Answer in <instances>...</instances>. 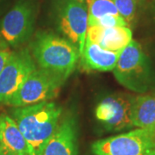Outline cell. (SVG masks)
<instances>
[{
    "label": "cell",
    "mask_w": 155,
    "mask_h": 155,
    "mask_svg": "<svg viewBox=\"0 0 155 155\" xmlns=\"http://www.w3.org/2000/svg\"><path fill=\"white\" fill-rule=\"evenodd\" d=\"M147 128H148V130H149V132H150V134H151L152 138H153V140H154V142H155V125L154 126H152V127H147Z\"/></svg>",
    "instance_id": "ffe728a7"
},
{
    "label": "cell",
    "mask_w": 155,
    "mask_h": 155,
    "mask_svg": "<svg viewBox=\"0 0 155 155\" xmlns=\"http://www.w3.org/2000/svg\"><path fill=\"white\" fill-rule=\"evenodd\" d=\"M0 155H17V154L14 153H12V152H10V151H8V150L5 149V148H3V147H1V148H0Z\"/></svg>",
    "instance_id": "d6986e66"
},
{
    "label": "cell",
    "mask_w": 155,
    "mask_h": 155,
    "mask_svg": "<svg viewBox=\"0 0 155 155\" xmlns=\"http://www.w3.org/2000/svg\"><path fill=\"white\" fill-rule=\"evenodd\" d=\"M88 20L105 16H120L116 5L111 0H86Z\"/></svg>",
    "instance_id": "9a60e30c"
},
{
    "label": "cell",
    "mask_w": 155,
    "mask_h": 155,
    "mask_svg": "<svg viewBox=\"0 0 155 155\" xmlns=\"http://www.w3.org/2000/svg\"><path fill=\"white\" fill-rule=\"evenodd\" d=\"M65 82L66 79L60 75L37 67L5 105L23 107L50 101L58 95Z\"/></svg>",
    "instance_id": "277c9868"
},
{
    "label": "cell",
    "mask_w": 155,
    "mask_h": 155,
    "mask_svg": "<svg viewBox=\"0 0 155 155\" xmlns=\"http://www.w3.org/2000/svg\"><path fill=\"white\" fill-rule=\"evenodd\" d=\"M29 51L39 68L67 80L78 66L80 54L67 39L50 31H39L30 42Z\"/></svg>",
    "instance_id": "7a4b0ae2"
},
{
    "label": "cell",
    "mask_w": 155,
    "mask_h": 155,
    "mask_svg": "<svg viewBox=\"0 0 155 155\" xmlns=\"http://www.w3.org/2000/svg\"><path fill=\"white\" fill-rule=\"evenodd\" d=\"M0 148H1V145H0Z\"/></svg>",
    "instance_id": "7402d4cb"
},
{
    "label": "cell",
    "mask_w": 155,
    "mask_h": 155,
    "mask_svg": "<svg viewBox=\"0 0 155 155\" xmlns=\"http://www.w3.org/2000/svg\"><path fill=\"white\" fill-rule=\"evenodd\" d=\"M96 118L106 130L117 132L133 127L131 117V98L119 94L108 96L97 104Z\"/></svg>",
    "instance_id": "9c48e42d"
},
{
    "label": "cell",
    "mask_w": 155,
    "mask_h": 155,
    "mask_svg": "<svg viewBox=\"0 0 155 155\" xmlns=\"http://www.w3.org/2000/svg\"><path fill=\"white\" fill-rule=\"evenodd\" d=\"M54 17L58 30L77 48L81 55L88 29V11L84 3L79 0H56Z\"/></svg>",
    "instance_id": "5b68a950"
},
{
    "label": "cell",
    "mask_w": 155,
    "mask_h": 155,
    "mask_svg": "<svg viewBox=\"0 0 155 155\" xmlns=\"http://www.w3.org/2000/svg\"><path fill=\"white\" fill-rule=\"evenodd\" d=\"M13 50L9 45L0 39V73L4 70L12 54Z\"/></svg>",
    "instance_id": "ac0fdd59"
},
{
    "label": "cell",
    "mask_w": 155,
    "mask_h": 155,
    "mask_svg": "<svg viewBox=\"0 0 155 155\" xmlns=\"http://www.w3.org/2000/svg\"><path fill=\"white\" fill-rule=\"evenodd\" d=\"M134 127L146 128L155 125V94L140 95L131 98Z\"/></svg>",
    "instance_id": "5bb4252c"
},
{
    "label": "cell",
    "mask_w": 155,
    "mask_h": 155,
    "mask_svg": "<svg viewBox=\"0 0 155 155\" xmlns=\"http://www.w3.org/2000/svg\"><path fill=\"white\" fill-rule=\"evenodd\" d=\"M92 155H155V142L148 128H136L94 141Z\"/></svg>",
    "instance_id": "8992f818"
},
{
    "label": "cell",
    "mask_w": 155,
    "mask_h": 155,
    "mask_svg": "<svg viewBox=\"0 0 155 155\" xmlns=\"http://www.w3.org/2000/svg\"><path fill=\"white\" fill-rule=\"evenodd\" d=\"M116 5L120 16L125 20L127 25L133 22L136 11V0H111Z\"/></svg>",
    "instance_id": "2e32d148"
},
{
    "label": "cell",
    "mask_w": 155,
    "mask_h": 155,
    "mask_svg": "<svg viewBox=\"0 0 155 155\" xmlns=\"http://www.w3.org/2000/svg\"><path fill=\"white\" fill-rule=\"evenodd\" d=\"M86 39L104 49L121 53L132 41L128 27H88Z\"/></svg>",
    "instance_id": "8fae6325"
},
{
    "label": "cell",
    "mask_w": 155,
    "mask_h": 155,
    "mask_svg": "<svg viewBox=\"0 0 155 155\" xmlns=\"http://www.w3.org/2000/svg\"><path fill=\"white\" fill-rule=\"evenodd\" d=\"M0 145L17 155H32L26 139L9 114H0Z\"/></svg>",
    "instance_id": "4fadbf2b"
},
{
    "label": "cell",
    "mask_w": 155,
    "mask_h": 155,
    "mask_svg": "<svg viewBox=\"0 0 155 155\" xmlns=\"http://www.w3.org/2000/svg\"><path fill=\"white\" fill-rule=\"evenodd\" d=\"M120 54L119 52L104 49L86 39L79 62L86 70L109 72L114 70Z\"/></svg>",
    "instance_id": "7c38bea8"
},
{
    "label": "cell",
    "mask_w": 155,
    "mask_h": 155,
    "mask_svg": "<svg viewBox=\"0 0 155 155\" xmlns=\"http://www.w3.org/2000/svg\"><path fill=\"white\" fill-rule=\"evenodd\" d=\"M79 1H80V2H83V3L84 2V0H79Z\"/></svg>",
    "instance_id": "44dd1931"
},
{
    "label": "cell",
    "mask_w": 155,
    "mask_h": 155,
    "mask_svg": "<svg viewBox=\"0 0 155 155\" xmlns=\"http://www.w3.org/2000/svg\"><path fill=\"white\" fill-rule=\"evenodd\" d=\"M9 113L26 139L32 155H41L45 145L60 122L62 108L54 102L46 101L32 105L11 107Z\"/></svg>",
    "instance_id": "6da1fadb"
},
{
    "label": "cell",
    "mask_w": 155,
    "mask_h": 155,
    "mask_svg": "<svg viewBox=\"0 0 155 155\" xmlns=\"http://www.w3.org/2000/svg\"><path fill=\"white\" fill-rule=\"evenodd\" d=\"M113 73L122 86L132 91L144 93L149 89L152 81L149 61L137 41L132 40L121 52Z\"/></svg>",
    "instance_id": "3957f363"
},
{
    "label": "cell",
    "mask_w": 155,
    "mask_h": 155,
    "mask_svg": "<svg viewBox=\"0 0 155 155\" xmlns=\"http://www.w3.org/2000/svg\"><path fill=\"white\" fill-rule=\"evenodd\" d=\"M35 8L30 0H19L0 21V39L12 49L31 38L35 28Z\"/></svg>",
    "instance_id": "52a82bcc"
},
{
    "label": "cell",
    "mask_w": 155,
    "mask_h": 155,
    "mask_svg": "<svg viewBox=\"0 0 155 155\" xmlns=\"http://www.w3.org/2000/svg\"><path fill=\"white\" fill-rule=\"evenodd\" d=\"M36 68L28 48L13 50L10 60L0 73V104H5Z\"/></svg>",
    "instance_id": "ba28073f"
},
{
    "label": "cell",
    "mask_w": 155,
    "mask_h": 155,
    "mask_svg": "<svg viewBox=\"0 0 155 155\" xmlns=\"http://www.w3.org/2000/svg\"><path fill=\"white\" fill-rule=\"evenodd\" d=\"M127 27V23L121 16H105V17L88 20V27Z\"/></svg>",
    "instance_id": "e0dca14e"
},
{
    "label": "cell",
    "mask_w": 155,
    "mask_h": 155,
    "mask_svg": "<svg viewBox=\"0 0 155 155\" xmlns=\"http://www.w3.org/2000/svg\"><path fill=\"white\" fill-rule=\"evenodd\" d=\"M41 155H78V124L72 113L62 114Z\"/></svg>",
    "instance_id": "30bf717a"
}]
</instances>
